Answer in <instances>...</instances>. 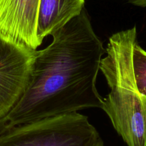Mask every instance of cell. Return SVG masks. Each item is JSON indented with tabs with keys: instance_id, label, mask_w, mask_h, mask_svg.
I'll list each match as a JSON object with an SVG mask.
<instances>
[{
	"instance_id": "cell-2",
	"label": "cell",
	"mask_w": 146,
	"mask_h": 146,
	"mask_svg": "<svg viewBox=\"0 0 146 146\" xmlns=\"http://www.w3.org/2000/svg\"><path fill=\"white\" fill-rule=\"evenodd\" d=\"M137 43L133 27L109 38L100 64L110 87L102 110L128 146H146V100L136 87L133 51Z\"/></svg>"
},
{
	"instance_id": "cell-5",
	"label": "cell",
	"mask_w": 146,
	"mask_h": 146,
	"mask_svg": "<svg viewBox=\"0 0 146 146\" xmlns=\"http://www.w3.org/2000/svg\"><path fill=\"white\" fill-rule=\"evenodd\" d=\"M40 0H0V36L36 50L41 42L37 35Z\"/></svg>"
},
{
	"instance_id": "cell-1",
	"label": "cell",
	"mask_w": 146,
	"mask_h": 146,
	"mask_svg": "<svg viewBox=\"0 0 146 146\" xmlns=\"http://www.w3.org/2000/svg\"><path fill=\"white\" fill-rule=\"evenodd\" d=\"M51 36L49 45L34 50L27 88L0 127L102 109L96 79L106 49L85 9Z\"/></svg>"
},
{
	"instance_id": "cell-4",
	"label": "cell",
	"mask_w": 146,
	"mask_h": 146,
	"mask_svg": "<svg viewBox=\"0 0 146 146\" xmlns=\"http://www.w3.org/2000/svg\"><path fill=\"white\" fill-rule=\"evenodd\" d=\"M34 50L0 36V119L19 101L29 80Z\"/></svg>"
},
{
	"instance_id": "cell-7",
	"label": "cell",
	"mask_w": 146,
	"mask_h": 146,
	"mask_svg": "<svg viewBox=\"0 0 146 146\" xmlns=\"http://www.w3.org/2000/svg\"><path fill=\"white\" fill-rule=\"evenodd\" d=\"M133 68L138 92L146 100V51L138 42L133 51Z\"/></svg>"
},
{
	"instance_id": "cell-6",
	"label": "cell",
	"mask_w": 146,
	"mask_h": 146,
	"mask_svg": "<svg viewBox=\"0 0 146 146\" xmlns=\"http://www.w3.org/2000/svg\"><path fill=\"white\" fill-rule=\"evenodd\" d=\"M85 0H40L37 24L39 41L79 15L84 9Z\"/></svg>"
},
{
	"instance_id": "cell-3",
	"label": "cell",
	"mask_w": 146,
	"mask_h": 146,
	"mask_svg": "<svg viewBox=\"0 0 146 146\" xmlns=\"http://www.w3.org/2000/svg\"><path fill=\"white\" fill-rule=\"evenodd\" d=\"M0 146H104V143L88 117L74 113L1 126Z\"/></svg>"
},
{
	"instance_id": "cell-8",
	"label": "cell",
	"mask_w": 146,
	"mask_h": 146,
	"mask_svg": "<svg viewBox=\"0 0 146 146\" xmlns=\"http://www.w3.org/2000/svg\"><path fill=\"white\" fill-rule=\"evenodd\" d=\"M131 4L141 7H146V0H126Z\"/></svg>"
}]
</instances>
